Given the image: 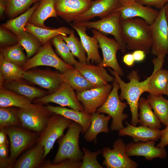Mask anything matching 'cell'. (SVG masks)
I'll use <instances>...</instances> for the list:
<instances>
[{
  "label": "cell",
  "instance_id": "6da1fadb",
  "mask_svg": "<svg viewBox=\"0 0 168 168\" xmlns=\"http://www.w3.org/2000/svg\"><path fill=\"white\" fill-rule=\"evenodd\" d=\"M108 69L118 82L121 91L119 97L121 100H125L129 105L131 114V124L137 126L138 123V103L140 97L147 92L150 77L143 81H140V77L137 71L133 70L128 75V83L124 82L116 71Z\"/></svg>",
  "mask_w": 168,
  "mask_h": 168
},
{
  "label": "cell",
  "instance_id": "7a4b0ae2",
  "mask_svg": "<svg viewBox=\"0 0 168 168\" xmlns=\"http://www.w3.org/2000/svg\"><path fill=\"white\" fill-rule=\"evenodd\" d=\"M121 35L129 50L150 53L152 44L150 26L143 19L133 18L121 21Z\"/></svg>",
  "mask_w": 168,
  "mask_h": 168
},
{
  "label": "cell",
  "instance_id": "3957f363",
  "mask_svg": "<svg viewBox=\"0 0 168 168\" xmlns=\"http://www.w3.org/2000/svg\"><path fill=\"white\" fill-rule=\"evenodd\" d=\"M82 130L81 125L72 121L65 134L58 139V150L52 163L57 164L67 159L76 161L82 160L83 154L79 142Z\"/></svg>",
  "mask_w": 168,
  "mask_h": 168
},
{
  "label": "cell",
  "instance_id": "277c9868",
  "mask_svg": "<svg viewBox=\"0 0 168 168\" xmlns=\"http://www.w3.org/2000/svg\"><path fill=\"white\" fill-rule=\"evenodd\" d=\"M112 86V89L106 100L97 109L96 112L106 114L110 116L112 119L111 130L119 131L124 128L123 121L128 117L127 114L123 113L128 105L127 102H123L120 100L118 94L119 85L114 78Z\"/></svg>",
  "mask_w": 168,
  "mask_h": 168
},
{
  "label": "cell",
  "instance_id": "5b68a950",
  "mask_svg": "<svg viewBox=\"0 0 168 168\" xmlns=\"http://www.w3.org/2000/svg\"><path fill=\"white\" fill-rule=\"evenodd\" d=\"M18 115L21 126L40 134L49 118L54 114L43 105L35 104L24 108H19Z\"/></svg>",
  "mask_w": 168,
  "mask_h": 168
},
{
  "label": "cell",
  "instance_id": "8992f818",
  "mask_svg": "<svg viewBox=\"0 0 168 168\" xmlns=\"http://www.w3.org/2000/svg\"><path fill=\"white\" fill-rule=\"evenodd\" d=\"M10 143L9 161L12 168L16 159L23 152L37 142L39 134L16 126L5 127Z\"/></svg>",
  "mask_w": 168,
  "mask_h": 168
},
{
  "label": "cell",
  "instance_id": "52a82bcc",
  "mask_svg": "<svg viewBox=\"0 0 168 168\" xmlns=\"http://www.w3.org/2000/svg\"><path fill=\"white\" fill-rule=\"evenodd\" d=\"M72 24L89 29H94L103 34L113 35L120 44L121 51L123 53L126 51V45L121 35V20L119 11H115L97 21Z\"/></svg>",
  "mask_w": 168,
  "mask_h": 168
},
{
  "label": "cell",
  "instance_id": "ba28073f",
  "mask_svg": "<svg viewBox=\"0 0 168 168\" xmlns=\"http://www.w3.org/2000/svg\"><path fill=\"white\" fill-rule=\"evenodd\" d=\"M72 120L62 115L54 114L49 119L47 125L39 134L37 143L44 146V158L53 148L56 141L61 137L64 130L71 124Z\"/></svg>",
  "mask_w": 168,
  "mask_h": 168
},
{
  "label": "cell",
  "instance_id": "9c48e42d",
  "mask_svg": "<svg viewBox=\"0 0 168 168\" xmlns=\"http://www.w3.org/2000/svg\"><path fill=\"white\" fill-rule=\"evenodd\" d=\"M50 41L43 45L34 56L27 59L22 67L24 71L39 66H48L54 68L62 73L74 67L64 62L54 50Z\"/></svg>",
  "mask_w": 168,
  "mask_h": 168
},
{
  "label": "cell",
  "instance_id": "30bf717a",
  "mask_svg": "<svg viewBox=\"0 0 168 168\" xmlns=\"http://www.w3.org/2000/svg\"><path fill=\"white\" fill-rule=\"evenodd\" d=\"M165 10V5L160 10L157 17L150 25L152 39L151 53L156 57H165L168 54V24Z\"/></svg>",
  "mask_w": 168,
  "mask_h": 168
},
{
  "label": "cell",
  "instance_id": "8fae6325",
  "mask_svg": "<svg viewBox=\"0 0 168 168\" xmlns=\"http://www.w3.org/2000/svg\"><path fill=\"white\" fill-rule=\"evenodd\" d=\"M68 84L63 82L54 92L33 100L34 104L43 105L54 103L62 107L67 106L77 110L84 111L83 105L77 95Z\"/></svg>",
  "mask_w": 168,
  "mask_h": 168
},
{
  "label": "cell",
  "instance_id": "7c38bea8",
  "mask_svg": "<svg viewBox=\"0 0 168 168\" xmlns=\"http://www.w3.org/2000/svg\"><path fill=\"white\" fill-rule=\"evenodd\" d=\"M102 155L105 160L102 165L107 168H136L138 163L130 158L126 152V145L121 138L116 140L113 149L103 148Z\"/></svg>",
  "mask_w": 168,
  "mask_h": 168
},
{
  "label": "cell",
  "instance_id": "4fadbf2b",
  "mask_svg": "<svg viewBox=\"0 0 168 168\" xmlns=\"http://www.w3.org/2000/svg\"><path fill=\"white\" fill-rule=\"evenodd\" d=\"M93 35L97 39L99 47L101 49L103 58L102 62L97 65L103 67H109L117 72L121 76L124 75L123 71L119 66L117 58V51L120 50L119 43L115 39L107 37L103 33L92 29Z\"/></svg>",
  "mask_w": 168,
  "mask_h": 168
},
{
  "label": "cell",
  "instance_id": "5bb4252c",
  "mask_svg": "<svg viewBox=\"0 0 168 168\" xmlns=\"http://www.w3.org/2000/svg\"><path fill=\"white\" fill-rule=\"evenodd\" d=\"M121 5L115 11L120 13L121 21L138 17L151 25L157 17L159 11L144 5L137 1H120Z\"/></svg>",
  "mask_w": 168,
  "mask_h": 168
},
{
  "label": "cell",
  "instance_id": "9a60e30c",
  "mask_svg": "<svg viewBox=\"0 0 168 168\" xmlns=\"http://www.w3.org/2000/svg\"><path fill=\"white\" fill-rule=\"evenodd\" d=\"M112 87L113 86L108 84L77 93V99L83 107L84 111L89 114L96 112L106 100Z\"/></svg>",
  "mask_w": 168,
  "mask_h": 168
},
{
  "label": "cell",
  "instance_id": "2e32d148",
  "mask_svg": "<svg viewBox=\"0 0 168 168\" xmlns=\"http://www.w3.org/2000/svg\"><path fill=\"white\" fill-rule=\"evenodd\" d=\"M23 79L47 90L50 93L55 91L63 82L60 73L40 69L25 71Z\"/></svg>",
  "mask_w": 168,
  "mask_h": 168
},
{
  "label": "cell",
  "instance_id": "e0dca14e",
  "mask_svg": "<svg viewBox=\"0 0 168 168\" xmlns=\"http://www.w3.org/2000/svg\"><path fill=\"white\" fill-rule=\"evenodd\" d=\"M57 16L65 21H74L90 7L92 0H54Z\"/></svg>",
  "mask_w": 168,
  "mask_h": 168
},
{
  "label": "cell",
  "instance_id": "ac0fdd59",
  "mask_svg": "<svg viewBox=\"0 0 168 168\" xmlns=\"http://www.w3.org/2000/svg\"><path fill=\"white\" fill-rule=\"evenodd\" d=\"M155 143L154 140L145 142H130L126 145V152L129 157L142 156L148 161L156 158L165 159L167 156L166 149L155 146Z\"/></svg>",
  "mask_w": 168,
  "mask_h": 168
},
{
  "label": "cell",
  "instance_id": "d6986e66",
  "mask_svg": "<svg viewBox=\"0 0 168 168\" xmlns=\"http://www.w3.org/2000/svg\"><path fill=\"white\" fill-rule=\"evenodd\" d=\"M95 87L105 86L113 82L114 77L110 75L104 67L79 62L74 66Z\"/></svg>",
  "mask_w": 168,
  "mask_h": 168
},
{
  "label": "cell",
  "instance_id": "ffe728a7",
  "mask_svg": "<svg viewBox=\"0 0 168 168\" xmlns=\"http://www.w3.org/2000/svg\"><path fill=\"white\" fill-rule=\"evenodd\" d=\"M121 5L120 0H98L92 1L89 8L78 16L73 23L89 21L99 16L101 18L109 15Z\"/></svg>",
  "mask_w": 168,
  "mask_h": 168
},
{
  "label": "cell",
  "instance_id": "44dd1931",
  "mask_svg": "<svg viewBox=\"0 0 168 168\" xmlns=\"http://www.w3.org/2000/svg\"><path fill=\"white\" fill-rule=\"evenodd\" d=\"M126 127L119 131L118 134L123 136H128L132 138L134 142H145L151 140L157 141L160 138L161 130L153 129L141 125L137 127L125 122Z\"/></svg>",
  "mask_w": 168,
  "mask_h": 168
},
{
  "label": "cell",
  "instance_id": "7402d4cb",
  "mask_svg": "<svg viewBox=\"0 0 168 168\" xmlns=\"http://www.w3.org/2000/svg\"><path fill=\"white\" fill-rule=\"evenodd\" d=\"M70 25L77 32L87 54L86 63L97 64L100 63L102 59L100 55L98 49L99 42L97 38L93 35L92 37L88 35L86 32V27L71 24Z\"/></svg>",
  "mask_w": 168,
  "mask_h": 168
},
{
  "label": "cell",
  "instance_id": "603a6c76",
  "mask_svg": "<svg viewBox=\"0 0 168 168\" xmlns=\"http://www.w3.org/2000/svg\"><path fill=\"white\" fill-rule=\"evenodd\" d=\"M43 146L37 144L24 153L13 164L14 168H40L44 159Z\"/></svg>",
  "mask_w": 168,
  "mask_h": 168
},
{
  "label": "cell",
  "instance_id": "cb8c5ba5",
  "mask_svg": "<svg viewBox=\"0 0 168 168\" xmlns=\"http://www.w3.org/2000/svg\"><path fill=\"white\" fill-rule=\"evenodd\" d=\"M46 107L53 113L62 115L79 124L82 127V132L83 134L85 133L90 127L91 114L62 106H54L48 105Z\"/></svg>",
  "mask_w": 168,
  "mask_h": 168
},
{
  "label": "cell",
  "instance_id": "d4e9b609",
  "mask_svg": "<svg viewBox=\"0 0 168 168\" xmlns=\"http://www.w3.org/2000/svg\"><path fill=\"white\" fill-rule=\"evenodd\" d=\"M57 17L54 0H41L28 23L41 28H48L50 27L45 25V21L49 18Z\"/></svg>",
  "mask_w": 168,
  "mask_h": 168
},
{
  "label": "cell",
  "instance_id": "484cf974",
  "mask_svg": "<svg viewBox=\"0 0 168 168\" xmlns=\"http://www.w3.org/2000/svg\"><path fill=\"white\" fill-rule=\"evenodd\" d=\"M22 80L4 81L0 85H2L8 90L26 97L31 101L48 95L46 91L27 84Z\"/></svg>",
  "mask_w": 168,
  "mask_h": 168
},
{
  "label": "cell",
  "instance_id": "4316f807",
  "mask_svg": "<svg viewBox=\"0 0 168 168\" xmlns=\"http://www.w3.org/2000/svg\"><path fill=\"white\" fill-rule=\"evenodd\" d=\"M25 30L36 37L42 45L57 35L68 36L71 31V30L65 26L60 27L57 29L50 28H44L35 26L28 22L26 25Z\"/></svg>",
  "mask_w": 168,
  "mask_h": 168
},
{
  "label": "cell",
  "instance_id": "83f0119b",
  "mask_svg": "<svg viewBox=\"0 0 168 168\" xmlns=\"http://www.w3.org/2000/svg\"><path fill=\"white\" fill-rule=\"evenodd\" d=\"M60 76L63 82L68 84L77 93L95 87L74 67L60 73Z\"/></svg>",
  "mask_w": 168,
  "mask_h": 168
},
{
  "label": "cell",
  "instance_id": "f1b7e54d",
  "mask_svg": "<svg viewBox=\"0 0 168 168\" xmlns=\"http://www.w3.org/2000/svg\"><path fill=\"white\" fill-rule=\"evenodd\" d=\"M91 123L88 130L85 133L84 137L86 141L96 142L97 135L101 133L109 132L108 124L111 117L103 114L96 112L91 114Z\"/></svg>",
  "mask_w": 168,
  "mask_h": 168
},
{
  "label": "cell",
  "instance_id": "f546056e",
  "mask_svg": "<svg viewBox=\"0 0 168 168\" xmlns=\"http://www.w3.org/2000/svg\"><path fill=\"white\" fill-rule=\"evenodd\" d=\"M138 123L151 128L160 129L161 122L149 104L147 99L140 98L138 103Z\"/></svg>",
  "mask_w": 168,
  "mask_h": 168
},
{
  "label": "cell",
  "instance_id": "4dcf8cb0",
  "mask_svg": "<svg viewBox=\"0 0 168 168\" xmlns=\"http://www.w3.org/2000/svg\"><path fill=\"white\" fill-rule=\"evenodd\" d=\"M0 107H28L33 104L31 101L24 96L19 95L0 85Z\"/></svg>",
  "mask_w": 168,
  "mask_h": 168
},
{
  "label": "cell",
  "instance_id": "1f68e13d",
  "mask_svg": "<svg viewBox=\"0 0 168 168\" xmlns=\"http://www.w3.org/2000/svg\"><path fill=\"white\" fill-rule=\"evenodd\" d=\"M148 82L147 92L156 96L166 95L168 82V70L161 68L153 70Z\"/></svg>",
  "mask_w": 168,
  "mask_h": 168
},
{
  "label": "cell",
  "instance_id": "d6a6232c",
  "mask_svg": "<svg viewBox=\"0 0 168 168\" xmlns=\"http://www.w3.org/2000/svg\"><path fill=\"white\" fill-rule=\"evenodd\" d=\"M35 3L26 11L18 16L7 21L1 26L9 30L17 36L26 31L25 27L33 12L39 5Z\"/></svg>",
  "mask_w": 168,
  "mask_h": 168
},
{
  "label": "cell",
  "instance_id": "836d02e7",
  "mask_svg": "<svg viewBox=\"0 0 168 168\" xmlns=\"http://www.w3.org/2000/svg\"><path fill=\"white\" fill-rule=\"evenodd\" d=\"M24 48L19 44L1 48L0 54L6 60L22 67L28 58L23 51Z\"/></svg>",
  "mask_w": 168,
  "mask_h": 168
},
{
  "label": "cell",
  "instance_id": "e575fe53",
  "mask_svg": "<svg viewBox=\"0 0 168 168\" xmlns=\"http://www.w3.org/2000/svg\"><path fill=\"white\" fill-rule=\"evenodd\" d=\"M147 99L161 123L166 126L168 123V100L162 96H156L150 94Z\"/></svg>",
  "mask_w": 168,
  "mask_h": 168
},
{
  "label": "cell",
  "instance_id": "d590c367",
  "mask_svg": "<svg viewBox=\"0 0 168 168\" xmlns=\"http://www.w3.org/2000/svg\"><path fill=\"white\" fill-rule=\"evenodd\" d=\"M24 72L21 67L6 60L0 54V75L4 81L23 79Z\"/></svg>",
  "mask_w": 168,
  "mask_h": 168
},
{
  "label": "cell",
  "instance_id": "8d00e7d4",
  "mask_svg": "<svg viewBox=\"0 0 168 168\" xmlns=\"http://www.w3.org/2000/svg\"><path fill=\"white\" fill-rule=\"evenodd\" d=\"M17 37L18 43L25 50L28 59L35 54L43 46L36 37L26 31Z\"/></svg>",
  "mask_w": 168,
  "mask_h": 168
},
{
  "label": "cell",
  "instance_id": "74e56055",
  "mask_svg": "<svg viewBox=\"0 0 168 168\" xmlns=\"http://www.w3.org/2000/svg\"><path fill=\"white\" fill-rule=\"evenodd\" d=\"M41 0H6L5 13L11 19L22 14L33 4L40 2Z\"/></svg>",
  "mask_w": 168,
  "mask_h": 168
},
{
  "label": "cell",
  "instance_id": "f35d334b",
  "mask_svg": "<svg viewBox=\"0 0 168 168\" xmlns=\"http://www.w3.org/2000/svg\"><path fill=\"white\" fill-rule=\"evenodd\" d=\"M50 41L54 46L57 53L64 62L74 66L79 62V61L75 59L62 35H57Z\"/></svg>",
  "mask_w": 168,
  "mask_h": 168
},
{
  "label": "cell",
  "instance_id": "ab89813d",
  "mask_svg": "<svg viewBox=\"0 0 168 168\" xmlns=\"http://www.w3.org/2000/svg\"><path fill=\"white\" fill-rule=\"evenodd\" d=\"M73 56L77 57L79 62L87 63L86 53L81 40L76 37L73 30H71L68 36L62 35Z\"/></svg>",
  "mask_w": 168,
  "mask_h": 168
},
{
  "label": "cell",
  "instance_id": "60d3db41",
  "mask_svg": "<svg viewBox=\"0 0 168 168\" xmlns=\"http://www.w3.org/2000/svg\"><path fill=\"white\" fill-rule=\"evenodd\" d=\"M18 110L12 107L0 108V128L11 126H21Z\"/></svg>",
  "mask_w": 168,
  "mask_h": 168
},
{
  "label": "cell",
  "instance_id": "b9f144b4",
  "mask_svg": "<svg viewBox=\"0 0 168 168\" xmlns=\"http://www.w3.org/2000/svg\"><path fill=\"white\" fill-rule=\"evenodd\" d=\"M84 153L82 161L80 168H103L98 162L97 156L102 153L100 150L95 152H91L88 149L83 147L82 149Z\"/></svg>",
  "mask_w": 168,
  "mask_h": 168
},
{
  "label": "cell",
  "instance_id": "7bdbcfd3",
  "mask_svg": "<svg viewBox=\"0 0 168 168\" xmlns=\"http://www.w3.org/2000/svg\"><path fill=\"white\" fill-rule=\"evenodd\" d=\"M18 43L17 36L7 29L0 27V45L3 48L13 45Z\"/></svg>",
  "mask_w": 168,
  "mask_h": 168
},
{
  "label": "cell",
  "instance_id": "ee69618b",
  "mask_svg": "<svg viewBox=\"0 0 168 168\" xmlns=\"http://www.w3.org/2000/svg\"><path fill=\"white\" fill-rule=\"evenodd\" d=\"M81 162L75 161L69 159L63 160L57 163H45L42 164L41 168H80Z\"/></svg>",
  "mask_w": 168,
  "mask_h": 168
},
{
  "label": "cell",
  "instance_id": "f6af8a7d",
  "mask_svg": "<svg viewBox=\"0 0 168 168\" xmlns=\"http://www.w3.org/2000/svg\"><path fill=\"white\" fill-rule=\"evenodd\" d=\"M9 143L0 145V168H10L8 156Z\"/></svg>",
  "mask_w": 168,
  "mask_h": 168
},
{
  "label": "cell",
  "instance_id": "bcb514c9",
  "mask_svg": "<svg viewBox=\"0 0 168 168\" xmlns=\"http://www.w3.org/2000/svg\"><path fill=\"white\" fill-rule=\"evenodd\" d=\"M142 4L149 7H153L161 9L168 2V0H138Z\"/></svg>",
  "mask_w": 168,
  "mask_h": 168
},
{
  "label": "cell",
  "instance_id": "7dc6e473",
  "mask_svg": "<svg viewBox=\"0 0 168 168\" xmlns=\"http://www.w3.org/2000/svg\"><path fill=\"white\" fill-rule=\"evenodd\" d=\"M166 146H168V123L166 128L161 130L160 142L156 145L161 148H165Z\"/></svg>",
  "mask_w": 168,
  "mask_h": 168
},
{
  "label": "cell",
  "instance_id": "c3c4849f",
  "mask_svg": "<svg viewBox=\"0 0 168 168\" xmlns=\"http://www.w3.org/2000/svg\"><path fill=\"white\" fill-rule=\"evenodd\" d=\"M123 61L124 64L128 67H132L134 65L135 61L132 53H128L123 57Z\"/></svg>",
  "mask_w": 168,
  "mask_h": 168
},
{
  "label": "cell",
  "instance_id": "681fc988",
  "mask_svg": "<svg viewBox=\"0 0 168 168\" xmlns=\"http://www.w3.org/2000/svg\"><path fill=\"white\" fill-rule=\"evenodd\" d=\"M135 62H139L143 61L146 56V53L141 50H136L132 53Z\"/></svg>",
  "mask_w": 168,
  "mask_h": 168
},
{
  "label": "cell",
  "instance_id": "f907efd6",
  "mask_svg": "<svg viewBox=\"0 0 168 168\" xmlns=\"http://www.w3.org/2000/svg\"><path fill=\"white\" fill-rule=\"evenodd\" d=\"M7 136L5 128H0V145L9 143Z\"/></svg>",
  "mask_w": 168,
  "mask_h": 168
},
{
  "label": "cell",
  "instance_id": "816d5d0a",
  "mask_svg": "<svg viewBox=\"0 0 168 168\" xmlns=\"http://www.w3.org/2000/svg\"><path fill=\"white\" fill-rule=\"evenodd\" d=\"M165 15L166 19L168 21V2L165 5Z\"/></svg>",
  "mask_w": 168,
  "mask_h": 168
},
{
  "label": "cell",
  "instance_id": "f5cc1de1",
  "mask_svg": "<svg viewBox=\"0 0 168 168\" xmlns=\"http://www.w3.org/2000/svg\"><path fill=\"white\" fill-rule=\"evenodd\" d=\"M166 95L168 96V82L167 85L166 90Z\"/></svg>",
  "mask_w": 168,
  "mask_h": 168
},
{
  "label": "cell",
  "instance_id": "db71d44e",
  "mask_svg": "<svg viewBox=\"0 0 168 168\" xmlns=\"http://www.w3.org/2000/svg\"><path fill=\"white\" fill-rule=\"evenodd\" d=\"M122 1H138V0H120Z\"/></svg>",
  "mask_w": 168,
  "mask_h": 168
},
{
  "label": "cell",
  "instance_id": "11a10c76",
  "mask_svg": "<svg viewBox=\"0 0 168 168\" xmlns=\"http://www.w3.org/2000/svg\"><path fill=\"white\" fill-rule=\"evenodd\" d=\"M2 0L5 1H6V0Z\"/></svg>",
  "mask_w": 168,
  "mask_h": 168
},
{
  "label": "cell",
  "instance_id": "9f6ffc18",
  "mask_svg": "<svg viewBox=\"0 0 168 168\" xmlns=\"http://www.w3.org/2000/svg\"></svg>",
  "mask_w": 168,
  "mask_h": 168
}]
</instances>
